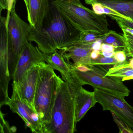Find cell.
Masks as SVG:
<instances>
[{
  "label": "cell",
  "instance_id": "21",
  "mask_svg": "<svg viewBox=\"0 0 133 133\" xmlns=\"http://www.w3.org/2000/svg\"><path fill=\"white\" fill-rule=\"evenodd\" d=\"M114 57H107L100 54L97 59H91V66H102V65H116L119 64Z\"/></svg>",
  "mask_w": 133,
  "mask_h": 133
},
{
  "label": "cell",
  "instance_id": "7",
  "mask_svg": "<svg viewBox=\"0 0 133 133\" xmlns=\"http://www.w3.org/2000/svg\"><path fill=\"white\" fill-rule=\"evenodd\" d=\"M12 85V96L5 105L21 117L26 127L30 128L32 133H43V126L38 114L23 101L17 84L13 81Z\"/></svg>",
  "mask_w": 133,
  "mask_h": 133
},
{
  "label": "cell",
  "instance_id": "17",
  "mask_svg": "<svg viewBox=\"0 0 133 133\" xmlns=\"http://www.w3.org/2000/svg\"><path fill=\"white\" fill-rule=\"evenodd\" d=\"M105 75L121 80L123 78L133 75V68L130 66L129 62L126 61L123 63L114 65L113 67L109 68Z\"/></svg>",
  "mask_w": 133,
  "mask_h": 133
},
{
  "label": "cell",
  "instance_id": "8",
  "mask_svg": "<svg viewBox=\"0 0 133 133\" xmlns=\"http://www.w3.org/2000/svg\"><path fill=\"white\" fill-rule=\"evenodd\" d=\"M94 92L97 103L102 105L103 110L113 112L133 130V107L125 99L115 95L97 89H94Z\"/></svg>",
  "mask_w": 133,
  "mask_h": 133
},
{
  "label": "cell",
  "instance_id": "31",
  "mask_svg": "<svg viewBox=\"0 0 133 133\" xmlns=\"http://www.w3.org/2000/svg\"><path fill=\"white\" fill-rule=\"evenodd\" d=\"M8 10L7 0H0L1 13L3 10Z\"/></svg>",
  "mask_w": 133,
  "mask_h": 133
},
{
  "label": "cell",
  "instance_id": "1",
  "mask_svg": "<svg viewBox=\"0 0 133 133\" xmlns=\"http://www.w3.org/2000/svg\"><path fill=\"white\" fill-rule=\"evenodd\" d=\"M80 32L51 3L42 28L36 30L31 27L28 41L35 43L42 52L49 55L75 45Z\"/></svg>",
  "mask_w": 133,
  "mask_h": 133
},
{
  "label": "cell",
  "instance_id": "15",
  "mask_svg": "<svg viewBox=\"0 0 133 133\" xmlns=\"http://www.w3.org/2000/svg\"><path fill=\"white\" fill-rule=\"evenodd\" d=\"M45 62L52 69L59 71L64 81L71 76L72 72L70 64L66 61L61 50H57L48 55Z\"/></svg>",
  "mask_w": 133,
  "mask_h": 133
},
{
  "label": "cell",
  "instance_id": "29",
  "mask_svg": "<svg viewBox=\"0 0 133 133\" xmlns=\"http://www.w3.org/2000/svg\"><path fill=\"white\" fill-rule=\"evenodd\" d=\"M17 0H7L8 10L6 16H9L14 4L17 3Z\"/></svg>",
  "mask_w": 133,
  "mask_h": 133
},
{
  "label": "cell",
  "instance_id": "25",
  "mask_svg": "<svg viewBox=\"0 0 133 133\" xmlns=\"http://www.w3.org/2000/svg\"><path fill=\"white\" fill-rule=\"evenodd\" d=\"M123 36L125 40L126 46L133 49V35L129 32L122 29Z\"/></svg>",
  "mask_w": 133,
  "mask_h": 133
},
{
  "label": "cell",
  "instance_id": "37",
  "mask_svg": "<svg viewBox=\"0 0 133 133\" xmlns=\"http://www.w3.org/2000/svg\"><path fill=\"white\" fill-rule=\"evenodd\" d=\"M128 62H129L130 66L131 68H133V57H132L131 59H130Z\"/></svg>",
  "mask_w": 133,
  "mask_h": 133
},
{
  "label": "cell",
  "instance_id": "11",
  "mask_svg": "<svg viewBox=\"0 0 133 133\" xmlns=\"http://www.w3.org/2000/svg\"><path fill=\"white\" fill-rule=\"evenodd\" d=\"M70 78L75 92V118L77 123L84 117L91 108L95 106L97 102L95 92L84 89L82 87L83 85L72 72Z\"/></svg>",
  "mask_w": 133,
  "mask_h": 133
},
{
  "label": "cell",
  "instance_id": "19",
  "mask_svg": "<svg viewBox=\"0 0 133 133\" xmlns=\"http://www.w3.org/2000/svg\"><path fill=\"white\" fill-rule=\"evenodd\" d=\"M89 5L92 7L93 11L99 15H107L108 16H114L119 17L123 19H126L128 21L132 22L133 21L131 18L125 17L122 15L121 14L117 11L114 10L113 9L108 7L105 5H103L99 3H91Z\"/></svg>",
  "mask_w": 133,
  "mask_h": 133
},
{
  "label": "cell",
  "instance_id": "30",
  "mask_svg": "<svg viewBox=\"0 0 133 133\" xmlns=\"http://www.w3.org/2000/svg\"><path fill=\"white\" fill-rule=\"evenodd\" d=\"M101 52L99 50H93L91 52L90 54V56H91V59H97L100 56Z\"/></svg>",
  "mask_w": 133,
  "mask_h": 133
},
{
  "label": "cell",
  "instance_id": "18",
  "mask_svg": "<svg viewBox=\"0 0 133 133\" xmlns=\"http://www.w3.org/2000/svg\"><path fill=\"white\" fill-rule=\"evenodd\" d=\"M102 43H107L112 45L116 51L124 50L126 45L125 40L123 35L117 34L115 31L110 30L102 39Z\"/></svg>",
  "mask_w": 133,
  "mask_h": 133
},
{
  "label": "cell",
  "instance_id": "6",
  "mask_svg": "<svg viewBox=\"0 0 133 133\" xmlns=\"http://www.w3.org/2000/svg\"><path fill=\"white\" fill-rule=\"evenodd\" d=\"M70 66L72 73L83 85H89L94 89L104 91L123 98L130 95V91L121 80L106 76L108 70L101 66H89L91 70L86 72L77 70L71 64Z\"/></svg>",
  "mask_w": 133,
  "mask_h": 133
},
{
  "label": "cell",
  "instance_id": "24",
  "mask_svg": "<svg viewBox=\"0 0 133 133\" xmlns=\"http://www.w3.org/2000/svg\"><path fill=\"white\" fill-rule=\"evenodd\" d=\"M126 52L124 50L115 51L113 57L119 63H123L126 61Z\"/></svg>",
  "mask_w": 133,
  "mask_h": 133
},
{
  "label": "cell",
  "instance_id": "5",
  "mask_svg": "<svg viewBox=\"0 0 133 133\" xmlns=\"http://www.w3.org/2000/svg\"><path fill=\"white\" fill-rule=\"evenodd\" d=\"M0 85L3 99L1 102V107L5 105L10 98L8 86L12 79L17 60L8 31L6 18L1 16L0 18Z\"/></svg>",
  "mask_w": 133,
  "mask_h": 133
},
{
  "label": "cell",
  "instance_id": "36",
  "mask_svg": "<svg viewBox=\"0 0 133 133\" xmlns=\"http://www.w3.org/2000/svg\"><path fill=\"white\" fill-rule=\"evenodd\" d=\"M132 79H133V75L130 76V77L123 78L121 79V81L122 82H123L124 81H128V80H132Z\"/></svg>",
  "mask_w": 133,
  "mask_h": 133
},
{
  "label": "cell",
  "instance_id": "34",
  "mask_svg": "<svg viewBox=\"0 0 133 133\" xmlns=\"http://www.w3.org/2000/svg\"><path fill=\"white\" fill-rule=\"evenodd\" d=\"M125 52H126V55H127L128 56L133 57V49L126 46Z\"/></svg>",
  "mask_w": 133,
  "mask_h": 133
},
{
  "label": "cell",
  "instance_id": "14",
  "mask_svg": "<svg viewBox=\"0 0 133 133\" xmlns=\"http://www.w3.org/2000/svg\"><path fill=\"white\" fill-rule=\"evenodd\" d=\"M92 44L90 45H75L61 50L63 56L68 62L71 60L74 66L85 65L91 66V58L90 56L92 51Z\"/></svg>",
  "mask_w": 133,
  "mask_h": 133
},
{
  "label": "cell",
  "instance_id": "9",
  "mask_svg": "<svg viewBox=\"0 0 133 133\" xmlns=\"http://www.w3.org/2000/svg\"><path fill=\"white\" fill-rule=\"evenodd\" d=\"M48 55L41 51L38 46L28 41L22 48L13 73V81L18 83L25 74L34 65L45 61Z\"/></svg>",
  "mask_w": 133,
  "mask_h": 133
},
{
  "label": "cell",
  "instance_id": "23",
  "mask_svg": "<svg viewBox=\"0 0 133 133\" xmlns=\"http://www.w3.org/2000/svg\"><path fill=\"white\" fill-rule=\"evenodd\" d=\"M109 17L111 18L112 19L116 21L118 25H122L133 29V18H131L133 20V21L131 22L116 16H109Z\"/></svg>",
  "mask_w": 133,
  "mask_h": 133
},
{
  "label": "cell",
  "instance_id": "27",
  "mask_svg": "<svg viewBox=\"0 0 133 133\" xmlns=\"http://www.w3.org/2000/svg\"><path fill=\"white\" fill-rule=\"evenodd\" d=\"M101 52H115L116 49L115 48L110 44H107V43H102L101 45Z\"/></svg>",
  "mask_w": 133,
  "mask_h": 133
},
{
  "label": "cell",
  "instance_id": "28",
  "mask_svg": "<svg viewBox=\"0 0 133 133\" xmlns=\"http://www.w3.org/2000/svg\"><path fill=\"white\" fill-rule=\"evenodd\" d=\"M102 43V39H98L92 44V49L93 50L100 51Z\"/></svg>",
  "mask_w": 133,
  "mask_h": 133
},
{
  "label": "cell",
  "instance_id": "12",
  "mask_svg": "<svg viewBox=\"0 0 133 133\" xmlns=\"http://www.w3.org/2000/svg\"><path fill=\"white\" fill-rule=\"evenodd\" d=\"M40 69L39 63L34 65L26 72L19 83H17L22 98L36 112L35 99Z\"/></svg>",
  "mask_w": 133,
  "mask_h": 133
},
{
  "label": "cell",
  "instance_id": "22",
  "mask_svg": "<svg viewBox=\"0 0 133 133\" xmlns=\"http://www.w3.org/2000/svg\"><path fill=\"white\" fill-rule=\"evenodd\" d=\"M113 118L115 123L118 126L120 133H133L132 128L124 121L118 117L113 112H111Z\"/></svg>",
  "mask_w": 133,
  "mask_h": 133
},
{
  "label": "cell",
  "instance_id": "20",
  "mask_svg": "<svg viewBox=\"0 0 133 133\" xmlns=\"http://www.w3.org/2000/svg\"><path fill=\"white\" fill-rule=\"evenodd\" d=\"M105 35L94 32H81L79 39L75 45L92 44L98 39L102 38Z\"/></svg>",
  "mask_w": 133,
  "mask_h": 133
},
{
  "label": "cell",
  "instance_id": "10",
  "mask_svg": "<svg viewBox=\"0 0 133 133\" xmlns=\"http://www.w3.org/2000/svg\"><path fill=\"white\" fill-rule=\"evenodd\" d=\"M15 3L9 16H6L8 31L14 47L17 60L24 45L28 41L31 26L25 22L17 14L15 10Z\"/></svg>",
  "mask_w": 133,
  "mask_h": 133
},
{
  "label": "cell",
  "instance_id": "33",
  "mask_svg": "<svg viewBox=\"0 0 133 133\" xmlns=\"http://www.w3.org/2000/svg\"><path fill=\"white\" fill-rule=\"evenodd\" d=\"M101 52V51H100ZM115 52H101V54L102 56L105 57H113L114 56Z\"/></svg>",
  "mask_w": 133,
  "mask_h": 133
},
{
  "label": "cell",
  "instance_id": "26",
  "mask_svg": "<svg viewBox=\"0 0 133 133\" xmlns=\"http://www.w3.org/2000/svg\"><path fill=\"white\" fill-rule=\"evenodd\" d=\"M1 132H5V131L7 130L8 132H10L12 133V130L11 128H10L8 123H7V121L4 119V115L3 114L2 112H1Z\"/></svg>",
  "mask_w": 133,
  "mask_h": 133
},
{
  "label": "cell",
  "instance_id": "13",
  "mask_svg": "<svg viewBox=\"0 0 133 133\" xmlns=\"http://www.w3.org/2000/svg\"><path fill=\"white\" fill-rule=\"evenodd\" d=\"M51 0H30L29 13L28 20L33 29L38 30L48 15L51 5Z\"/></svg>",
  "mask_w": 133,
  "mask_h": 133
},
{
  "label": "cell",
  "instance_id": "2",
  "mask_svg": "<svg viewBox=\"0 0 133 133\" xmlns=\"http://www.w3.org/2000/svg\"><path fill=\"white\" fill-rule=\"evenodd\" d=\"M77 123L74 85L70 78L65 81L59 77L51 118L43 133H73L76 131Z\"/></svg>",
  "mask_w": 133,
  "mask_h": 133
},
{
  "label": "cell",
  "instance_id": "3",
  "mask_svg": "<svg viewBox=\"0 0 133 133\" xmlns=\"http://www.w3.org/2000/svg\"><path fill=\"white\" fill-rule=\"evenodd\" d=\"M51 3L80 32L105 35L110 31L105 15L97 14L85 7L80 0H51Z\"/></svg>",
  "mask_w": 133,
  "mask_h": 133
},
{
  "label": "cell",
  "instance_id": "35",
  "mask_svg": "<svg viewBox=\"0 0 133 133\" xmlns=\"http://www.w3.org/2000/svg\"><path fill=\"white\" fill-rule=\"evenodd\" d=\"M26 6V9H27V14H28L29 13V3L30 0H23Z\"/></svg>",
  "mask_w": 133,
  "mask_h": 133
},
{
  "label": "cell",
  "instance_id": "4",
  "mask_svg": "<svg viewBox=\"0 0 133 133\" xmlns=\"http://www.w3.org/2000/svg\"><path fill=\"white\" fill-rule=\"evenodd\" d=\"M39 75L35 99L36 111L43 126L49 123L59 83V76L45 61L39 63Z\"/></svg>",
  "mask_w": 133,
  "mask_h": 133
},
{
  "label": "cell",
  "instance_id": "16",
  "mask_svg": "<svg viewBox=\"0 0 133 133\" xmlns=\"http://www.w3.org/2000/svg\"><path fill=\"white\" fill-rule=\"evenodd\" d=\"M86 4L97 3L113 9L121 14L133 18V0H85Z\"/></svg>",
  "mask_w": 133,
  "mask_h": 133
},
{
  "label": "cell",
  "instance_id": "32",
  "mask_svg": "<svg viewBox=\"0 0 133 133\" xmlns=\"http://www.w3.org/2000/svg\"><path fill=\"white\" fill-rule=\"evenodd\" d=\"M121 29H123L133 35V29L121 24L118 25Z\"/></svg>",
  "mask_w": 133,
  "mask_h": 133
}]
</instances>
